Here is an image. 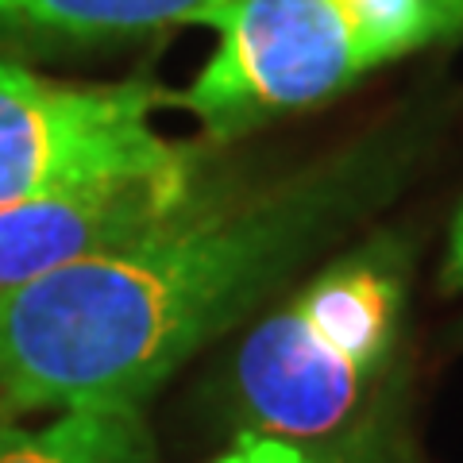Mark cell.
Here are the masks:
<instances>
[{
  "label": "cell",
  "instance_id": "obj_1",
  "mask_svg": "<svg viewBox=\"0 0 463 463\" xmlns=\"http://www.w3.org/2000/svg\"><path fill=\"white\" fill-rule=\"evenodd\" d=\"M405 155L367 139L259 190L216 182L170 224L0 301V413L139 405L371 209Z\"/></svg>",
  "mask_w": 463,
  "mask_h": 463
},
{
  "label": "cell",
  "instance_id": "obj_2",
  "mask_svg": "<svg viewBox=\"0 0 463 463\" xmlns=\"http://www.w3.org/2000/svg\"><path fill=\"white\" fill-rule=\"evenodd\" d=\"M178 97L209 143H232L352 90L386 62L463 39V0H236Z\"/></svg>",
  "mask_w": 463,
  "mask_h": 463
},
{
  "label": "cell",
  "instance_id": "obj_3",
  "mask_svg": "<svg viewBox=\"0 0 463 463\" xmlns=\"http://www.w3.org/2000/svg\"><path fill=\"white\" fill-rule=\"evenodd\" d=\"M402 301L405 251L394 236H374L263 317L228 367L243 432L298 444L340 432L386 367Z\"/></svg>",
  "mask_w": 463,
  "mask_h": 463
},
{
  "label": "cell",
  "instance_id": "obj_4",
  "mask_svg": "<svg viewBox=\"0 0 463 463\" xmlns=\"http://www.w3.org/2000/svg\"><path fill=\"white\" fill-rule=\"evenodd\" d=\"M163 90L74 85L0 62V205L178 163L194 143L155 132Z\"/></svg>",
  "mask_w": 463,
  "mask_h": 463
},
{
  "label": "cell",
  "instance_id": "obj_5",
  "mask_svg": "<svg viewBox=\"0 0 463 463\" xmlns=\"http://www.w3.org/2000/svg\"><path fill=\"white\" fill-rule=\"evenodd\" d=\"M216 185L197 147L178 163L0 205V301L47 274L116 251L194 209Z\"/></svg>",
  "mask_w": 463,
  "mask_h": 463
},
{
  "label": "cell",
  "instance_id": "obj_6",
  "mask_svg": "<svg viewBox=\"0 0 463 463\" xmlns=\"http://www.w3.org/2000/svg\"><path fill=\"white\" fill-rule=\"evenodd\" d=\"M236 0H0V43H100L209 27Z\"/></svg>",
  "mask_w": 463,
  "mask_h": 463
},
{
  "label": "cell",
  "instance_id": "obj_7",
  "mask_svg": "<svg viewBox=\"0 0 463 463\" xmlns=\"http://www.w3.org/2000/svg\"><path fill=\"white\" fill-rule=\"evenodd\" d=\"M0 463H158V448L139 405H81L39 429L0 417Z\"/></svg>",
  "mask_w": 463,
  "mask_h": 463
},
{
  "label": "cell",
  "instance_id": "obj_8",
  "mask_svg": "<svg viewBox=\"0 0 463 463\" xmlns=\"http://www.w3.org/2000/svg\"><path fill=\"white\" fill-rule=\"evenodd\" d=\"M213 463H367L347 456L344 448L325 444H298L282 437H259V432H240Z\"/></svg>",
  "mask_w": 463,
  "mask_h": 463
},
{
  "label": "cell",
  "instance_id": "obj_9",
  "mask_svg": "<svg viewBox=\"0 0 463 463\" xmlns=\"http://www.w3.org/2000/svg\"><path fill=\"white\" fill-rule=\"evenodd\" d=\"M444 286L448 289H463V209L452 224V236H448V263H444Z\"/></svg>",
  "mask_w": 463,
  "mask_h": 463
}]
</instances>
